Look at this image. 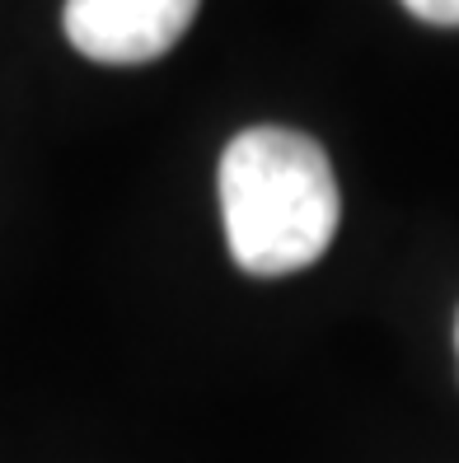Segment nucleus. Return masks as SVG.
<instances>
[{"instance_id":"nucleus-1","label":"nucleus","mask_w":459,"mask_h":463,"mask_svg":"<svg viewBox=\"0 0 459 463\" xmlns=\"http://www.w3.org/2000/svg\"><path fill=\"white\" fill-rule=\"evenodd\" d=\"M221 215L230 258L249 277H291L329 253L338 178L323 146L291 127H249L221 155Z\"/></svg>"},{"instance_id":"nucleus-2","label":"nucleus","mask_w":459,"mask_h":463,"mask_svg":"<svg viewBox=\"0 0 459 463\" xmlns=\"http://www.w3.org/2000/svg\"><path fill=\"white\" fill-rule=\"evenodd\" d=\"M202 0H66V38L103 66L155 61L187 33Z\"/></svg>"},{"instance_id":"nucleus-3","label":"nucleus","mask_w":459,"mask_h":463,"mask_svg":"<svg viewBox=\"0 0 459 463\" xmlns=\"http://www.w3.org/2000/svg\"><path fill=\"white\" fill-rule=\"evenodd\" d=\"M422 24H436V29H459V0H403Z\"/></svg>"},{"instance_id":"nucleus-4","label":"nucleus","mask_w":459,"mask_h":463,"mask_svg":"<svg viewBox=\"0 0 459 463\" xmlns=\"http://www.w3.org/2000/svg\"><path fill=\"white\" fill-rule=\"evenodd\" d=\"M454 342H459V328H454Z\"/></svg>"}]
</instances>
